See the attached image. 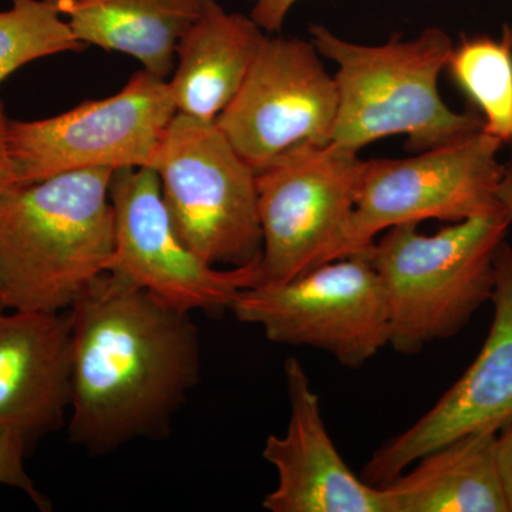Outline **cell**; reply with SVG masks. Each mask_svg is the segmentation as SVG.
<instances>
[{
    "label": "cell",
    "mask_w": 512,
    "mask_h": 512,
    "mask_svg": "<svg viewBox=\"0 0 512 512\" xmlns=\"http://www.w3.org/2000/svg\"><path fill=\"white\" fill-rule=\"evenodd\" d=\"M69 439L94 456L160 439L200 379L190 313L106 272L69 309Z\"/></svg>",
    "instance_id": "1"
},
{
    "label": "cell",
    "mask_w": 512,
    "mask_h": 512,
    "mask_svg": "<svg viewBox=\"0 0 512 512\" xmlns=\"http://www.w3.org/2000/svg\"><path fill=\"white\" fill-rule=\"evenodd\" d=\"M109 168L73 171L0 195L3 308L69 311L106 274L116 242Z\"/></svg>",
    "instance_id": "2"
},
{
    "label": "cell",
    "mask_w": 512,
    "mask_h": 512,
    "mask_svg": "<svg viewBox=\"0 0 512 512\" xmlns=\"http://www.w3.org/2000/svg\"><path fill=\"white\" fill-rule=\"evenodd\" d=\"M309 35L336 66L339 104L330 143L359 154L399 134L417 154L483 130L480 114L458 113L441 99L440 74L454 46L443 29L431 26L382 45L349 42L323 25H312Z\"/></svg>",
    "instance_id": "3"
},
{
    "label": "cell",
    "mask_w": 512,
    "mask_h": 512,
    "mask_svg": "<svg viewBox=\"0 0 512 512\" xmlns=\"http://www.w3.org/2000/svg\"><path fill=\"white\" fill-rule=\"evenodd\" d=\"M511 225L500 205L434 235L420 234L417 224L384 231L369 256L386 293L389 346L416 355L466 328L493 298L495 256Z\"/></svg>",
    "instance_id": "4"
},
{
    "label": "cell",
    "mask_w": 512,
    "mask_h": 512,
    "mask_svg": "<svg viewBox=\"0 0 512 512\" xmlns=\"http://www.w3.org/2000/svg\"><path fill=\"white\" fill-rule=\"evenodd\" d=\"M150 167L175 232L194 254L231 268L261 261L256 173L215 121L175 114Z\"/></svg>",
    "instance_id": "5"
},
{
    "label": "cell",
    "mask_w": 512,
    "mask_h": 512,
    "mask_svg": "<svg viewBox=\"0 0 512 512\" xmlns=\"http://www.w3.org/2000/svg\"><path fill=\"white\" fill-rule=\"evenodd\" d=\"M363 163L359 154L333 143L301 144L256 173L258 285L286 284L343 258Z\"/></svg>",
    "instance_id": "6"
},
{
    "label": "cell",
    "mask_w": 512,
    "mask_h": 512,
    "mask_svg": "<svg viewBox=\"0 0 512 512\" xmlns=\"http://www.w3.org/2000/svg\"><path fill=\"white\" fill-rule=\"evenodd\" d=\"M229 311L271 342L323 350L360 369L389 346L386 293L366 254L326 262L286 284L245 288Z\"/></svg>",
    "instance_id": "7"
},
{
    "label": "cell",
    "mask_w": 512,
    "mask_h": 512,
    "mask_svg": "<svg viewBox=\"0 0 512 512\" xmlns=\"http://www.w3.org/2000/svg\"><path fill=\"white\" fill-rule=\"evenodd\" d=\"M503 146L480 130L413 157L365 161L343 258L369 255L376 238L397 225L453 224L500 207Z\"/></svg>",
    "instance_id": "8"
},
{
    "label": "cell",
    "mask_w": 512,
    "mask_h": 512,
    "mask_svg": "<svg viewBox=\"0 0 512 512\" xmlns=\"http://www.w3.org/2000/svg\"><path fill=\"white\" fill-rule=\"evenodd\" d=\"M177 114L167 80L143 69L119 93L49 119L9 120L16 185L73 171L150 167Z\"/></svg>",
    "instance_id": "9"
},
{
    "label": "cell",
    "mask_w": 512,
    "mask_h": 512,
    "mask_svg": "<svg viewBox=\"0 0 512 512\" xmlns=\"http://www.w3.org/2000/svg\"><path fill=\"white\" fill-rule=\"evenodd\" d=\"M110 200L116 228L110 274L188 313L225 311L239 291L259 284V262L217 269L181 241L153 168L114 171Z\"/></svg>",
    "instance_id": "10"
},
{
    "label": "cell",
    "mask_w": 512,
    "mask_h": 512,
    "mask_svg": "<svg viewBox=\"0 0 512 512\" xmlns=\"http://www.w3.org/2000/svg\"><path fill=\"white\" fill-rule=\"evenodd\" d=\"M338 86L311 40L266 36L244 84L215 120L255 173L301 144L326 146Z\"/></svg>",
    "instance_id": "11"
},
{
    "label": "cell",
    "mask_w": 512,
    "mask_h": 512,
    "mask_svg": "<svg viewBox=\"0 0 512 512\" xmlns=\"http://www.w3.org/2000/svg\"><path fill=\"white\" fill-rule=\"evenodd\" d=\"M494 318L483 348L464 375L412 427L387 440L362 470L382 487L420 457L468 434L498 433L512 420V247L495 256Z\"/></svg>",
    "instance_id": "12"
},
{
    "label": "cell",
    "mask_w": 512,
    "mask_h": 512,
    "mask_svg": "<svg viewBox=\"0 0 512 512\" xmlns=\"http://www.w3.org/2000/svg\"><path fill=\"white\" fill-rule=\"evenodd\" d=\"M291 417L282 436L271 434L262 456L278 485L262 508L271 512H390L383 487L356 476L330 439L318 393L296 357L285 362Z\"/></svg>",
    "instance_id": "13"
},
{
    "label": "cell",
    "mask_w": 512,
    "mask_h": 512,
    "mask_svg": "<svg viewBox=\"0 0 512 512\" xmlns=\"http://www.w3.org/2000/svg\"><path fill=\"white\" fill-rule=\"evenodd\" d=\"M70 373L69 311H13L0 305V426L18 431L30 453L63 426Z\"/></svg>",
    "instance_id": "14"
},
{
    "label": "cell",
    "mask_w": 512,
    "mask_h": 512,
    "mask_svg": "<svg viewBox=\"0 0 512 512\" xmlns=\"http://www.w3.org/2000/svg\"><path fill=\"white\" fill-rule=\"evenodd\" d=\"M266 36L251 16L207 0L178 42L167 80L177 113L217 120L247 79Z\"/></svg>",
    "instance_id": "15"
},
{
    "label": "cell",
    "mask_w": 512,
    "mask_h": 512,
    "mask_svg": "<svg viewBox=\"0 0 512 512\" xmlns=\"http://www.w3.org/2000/svg\"><path fill=\"white\" fill-rule=\"evenodd\" d=\"M495 441V431H483L424 454L382 485L390 512H508Z\"/></svg>",
    "instance_id": "16"
},
{
    "label": "cell",
    "mask_w": 512,
    "mask_h": 512,
    "mask_svg": "<svg viewBox=\"0 0 512 512\" xmlns=\"http://www.w3.org/2000/svg\"><path fill=\"white\" fill-rule=\"evenodd\" d=\"M207 0H59L83 45L137 59L158 77L171 76L178 42Z\"/></svg>",
    "instance_id": "17"
},
{
    "label": "cell",
    "mask_w": 512,
    "mask_h": 512,
    "mask_svg": "<svg viewBox=\"0 0 512 512\" xmlns=\"http://www.w3.org/2000/svg\"><path fill=\"white\" fill-rule=\"evenodd\" d=\"M454 84L480 111L485 133L512 143V29L500 36H463L447 67Z\"/></svg>",
    "instance_id": "18"
},
{
    "label": "cell",
    "mask_w": 512,
    "mask_h": 512,
    "mask_svg": "<svg viewBox=\"0 0 512 512\" xmlns=\"http://www.w3.org/2000/svg\"><path fill=\"white\" fill-rule=\"evenodd\" d=\"M10 2L12 8L0 12V83L25 64L86 46L74 36L59 0Z\"/></svg>",
    "instance_id": "19"
},
{
    "label": "cell",
    "mask_w": 512,
    "mask_h": 512,
    "mask_svg": "<svg viewBox=\"0 0 512 512\" xmlns=\"http://www.w3.org/2000/svg\"><path fill=\"white\" fill-rule=\"evenodd\" d=\"M30 456L26 441L18 431L0 426V484L23 491L39 510L50 511L52 505L46 495L36 488L25 468V458Z\"/></svg>",
    "instance_id": "20"
},
{
    "label": "cell",
    "mask_w": 512,
    "mask_h": 512,
    "mask_svg": "<svg viewBox=\"0 0 512 512\" xmlns=\"http://www.w3.org/2000/svg\"><path fill=\"white\" fill-rule=\"evenodd\" d=\"M251 5L252 19L266 33H279L284 28L286 18L299 0H247Z\"/></svg>",
    "instance_id": "21"
},
{
    "label": "cell",
    "mask_w": 512,
    "mask_h": 512,
    "mask_svg": "<svg viewBox=\"0 0 512 512\" xmlns=\"http://www.w3.org/2000/svg\"><path fill=\"white\" fill-rule=\"evenodd\" d=\"M498 473L507 500L508 512H512V420L497 433L495 441Z\"/></svg>",
    "instance_id": "22"
},
{
    "label": "cell",
    "mask_w": 512,
    "mask_h": 512,
    "mask_svg": "<svg viewBox=\"0 0 512 512\" xmlns=\"http://www.w3.org/2000/svg\"><path fill=\"white\" fill-rule=\"evenodd\" d=\"M8 126L9 119L6 117L5 107L0 103V195L5 194L10 188L16 187L12 161L9 156Z\"/></svg>",
    "instance_id": "23"
},
{
    "label": "cell",
    "mask_w": 512,
    "mask_h": 512,
    "mask_svg": "<svg viewBox=\"0 0 512 512\" xmlns=\"http://www.w3.org/2000/svg\"><path fill=\"white\" fill-rule=\"evenodd\" d=\"M498 200L501 205L508 211L512 220V160L508 164H504V174L498 185Z\"/></svg>",
    "instance_id": "24"
},
{
    "label": "cell",
    "mask_w": 512,
    "mask_h": 512,
    "mask_svg": "<svg viewBox=\"0 0 512 512\" xmlns=\"http://www.w3.org/2000/svg\"><path fill=\"white\" fill-rule=\"evenodd\" d=\"M0 305H2V289H0Z\"/></svg>",
    "instance_id": "25"
}]
</instances>
